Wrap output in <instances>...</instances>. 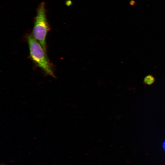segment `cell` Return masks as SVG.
I'll list each match as a JSON object with an SVG mask.
<instances>
[{"label": "cell", "mask_w": 165, "mask_h": 165, "mask_svg": "<svg viewBox=\"0 0 165 165\" xmlns=\"http://www.w3.org/2000/svg\"><path fill=\"white\" fill-rule=\"evenodd\" d=\"M155 81V78L151 75H148L145 76L143 82L146 85H150L152 84Z\"/></svg>", "instance_id": "obj_3"}, {"label": "cell", "mask_w": 165, "mask_h": 165, "mask_svg": "<svg viewBox=\"0 0 165 165\" xmlns=\"http://www.w3.org/2000/svg\"><path fill=\"white\" fill-rule=\"evenodd\" d=\"M27 41L32 60L46 74L54 77L55 75L51 64L41 45L32 34L28 36Z\"/></svg>", "instance_id": "obj_1"}, {"label": "cell", "mask_w": 165, "mask_h": 165, "mask_svg": "<svg viewBox=\"0 0 165 165\" xmlns=\"http://www.w3.org/2000/svg\"><path fill=\"white\" fill-rule=\"evenodd\" d=\"M162 146L163 149L164 151H165V141L163 142Z\"/></svg>", "instance_id": "obj_4"}, {"label": "cell", "mask_w": 165, "mask_h": 165, "mask_svg": "<svg viewBox=\"0 0 165 165\" xmlns=\"http://www.w3.org/2000/svg\"><path fill=\"white\" fill-rule=\"evenodd\" d=\"M50 27L46 18L45 4L41 2L37 10L32 35L46 53V38Z\"/></svg>", "instance_id": "obj_2"}]
</instances>
